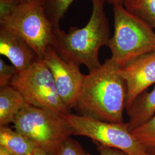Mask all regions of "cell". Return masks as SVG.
Listing matches in <instances>:
<instances>
[{"label": "cell", "instance_id": "obj_5", "mask_svg": "<svg viewBox=\"0 0 155 155\" xmlns=\"http://www.w3.org/2000/svg\"><path fill=\"white\" fill-rule=\"evenodd\" d=\"M15 130L48 155H56L63 143L73 135L63 117L33 106H25L14 120Z\"/></svg>", "mask_w": 155, "mask_h": 155}, {"label": "cell", "instance_id": "obj_13", "mask_svg": "<svg viewBox=\"0 0 155 155\" xmlns=\"http://www.w3.org/2000/svg\"><path fill=\"white\" fill-rule=\"evenodd\" d=\"M0 148L11 155H33L38 147L22 134L4 126L0 127Z\"/></svg>", "mask_w": 155, "mask_h": 155}, {"label": "cell", "instance_id": "obj_14", "mask_svg": "<svg viewBox=\"0 0 155 155\" xmlns=\"http://www.w3.org/2000/svg\"><path fill=\"white\" fill-rule=\"evenodd\" d=\"M123 6L151 27L155 28V0H125Z\"/></svg>", "mask_w": 155, "mask_h": 155}, {"label": "cell", "instance_id": "obj_1", "mask_svg": "<svg viewBox=\"0 0 155 155\" xmlns=\"http://www.w3.org/2000/svg\"><path fill=\"white\" fill-rule=\"evenodd\" d=\"M120 68L111 58L85 75L74 107L81 116L102 121L123 123L127 86Z\"/></svg>", "mask_w": 155, "mask_h": 155}, {"label": "cell", "instance_id": "obj_4", "mask_svg": "<svg viewBox=\"0 0 155 155\" xmlns=\"http://www.w3.org/2000/svg\"><path fill=\"white\" fill-rule=\"evenodd\" d=\"M0 27L24 39L39 59H43L47 48L53 45L57 29L47 15L45 0H28L18 4L9 16L0 20Z\"/></svg>", "mask_w": 155, "mask_h": 155}, {"label": "cell", "instance_id": "obj_19", "mask_svg": "<svg viewBox=\"0 0 155 155\" xmlns=\"http://www.w3.org/2000/svg\"><path fill=\"white\" fill-rule=\"evenodd\" d=\"M18 4L14 0H0V20L9 16Z\"/></svg>", "mask_w": 155, "mask_h": 155}, {"label": "cell", "instance_id": "obj_3", "mask_svg": "<svg viewBox=\"0 0 155 155\" xmlns=\"http://www.w3.org/2000/svg\"><path fill=\"white\" fill-rule=\"evenodd\" d=\"M114 33L108 47L111 59L122 67L140 56L155 51V32L148 24L127 11L113 5Z\"/></svg>", "mask_w": 155, "mask_h": 155}, {"label": "cell", "instance_id": "obj_22", "mask_svg": "<svg viewBox=\"0 0 155 155\" xmlns=\"http://www.w3.org/2000/svg\"><path fill=\"white\" fill-rule=\"evenodd\" d=\"M33 155H48L47 152H45V150H43L39 148H37L35 152L33 153Z\"/></svg>", "mask_w": 155, "mask_h": 155}, {"label": "cell", "instance_id": "obj_10", "mask_svg": "<svg viewBox=\"0 0 155 155\" xmlns=\"http://www.w3.org/2000/svg\"><path fill=\"white\" fill-rule=\"evenodd\" d=\"M0 54L5 56L21 72L39 59L32 48L21 36L11 31L0 27Z\"/></svg>", "mask_w": 155, "mask_h": 155}, {"label": "cell", "instance_id": "obj_2", "mask_svg": "<svg viewBox=\"0 0 155 155\" xmlns=\"http://www.w3.org/2000/svg\"><path fill=\"white\" fill-rule=\"evenodd\" d=\"M105 0H94L91 15L83 28L70 27L68 32L56 29L52 47L66 61L77 65L83 64L89 71L101 66L99 52L103 46H108L110 33L104 10Z\"/></svg>", "mask_w": 155, "mask_h": 155}, {"label": "cell", "instance_id": "obj_17", "mask_svg": "<svg viewBox=\"0 0 155 155\" xmlns=\"http://www.w3.org/2000/svg\"><path fill=\"white\" fill-rule=\"evenodd\" d=\"M56 155H88L78 141L69 137L63 143Z\"/></svg>", "mask_w": 155, "mask_h": 155}, {"label": "cell", "instance_id": "obj_23", "mask_svg": "<svg viewBox=\"0 0 155 155\" xmlns=\"http://www.w3.org/2000/svg\"><path fill=\"white\" fill-rule=\"evenodd\" d=\"M0 155H11L5 150L0 148Z\"/></svg>", "mask_w": 155, "mask_h": 155}, {"label": "cell", "instance_id": "obj_16", "mask_svg": "<svg viewBox=\"0 0 155 155\" xmlns=\"http://www.w3.org/2000/svg\"><path fill=\"white\" fill-rule=\"evenodd\" d=\"M75 0H45L47 15L56 29L59 28V22L69 7ZM91 2L94 0H91Z\"/></svg>", "mask_w": 155, "mask_h": 155}, {"label": "cell", "instance_id": "obj_8", "mask_svg": "<svg viewBox=\"0 0 155 155\" xmlns=\"http://www.w3.org/2000/svg\"><path fill=\"white\" fill-rule=\"evenodd\" d=\"M43 60L52 73L58 94L70 111L81 92L85 75L79 65L64 60L51 45L46 50Z\"/></svg>", "mask_w": 155, "mask_h": 155}, {"label": "cell", "instance_id": "obj_15", "mask_svg": "<svg viewBox=\"0 0 155 155\" xmlns=\"http://www.w3.org/2000/svg\"><path fill=\"white\" fill-rule=\"evenodd\" d=\"M131 132L149 154L155 155V114Z\"/></svg>", "mask_w": 155, "mask_h": 155}, {"label": "cell", "instance_id": "obj_7", "mask_svg": "<svg viewBox=\"0 0 155 155\" xmlns=\"http://www.w3.org/2000/svg\"><path fill=\"white\" fill-rule=\"evenodd\" d=\"M63 117L73 135L89 137L95 143L121 150L128 155H150L134 136L128 123L106 122L71 113Z\"/></svg>", "mask_w": 155, "mask_h": 155}, {"label": "cell", "instance_id": "obj_12", "mask_svg": "<svg viewBox=\"0 0 155 155\" xmlns=\"http://www.w3.org/2000/svg\"><path fill=\"white\" fill-rule=\"evenodd\" d=\"M126 109L129 117V127L132 131L155 114V87L140 94Z\"/></svg>", "mask_w": 155, "mask_h": 155}, {"label": "cell", "instance_id": "obj_21", "mask_svg": "<svg viewBox=\"0 0 155 155\" xmlns=\"http://www.w3.org/2000/svg\"><path fill=\"white\" fill-rule=\"evenodd\" d=\"M125 0H105L107 2L112 5H123Z\"/></svg>", "mask_w": 155, "mask_h": 155}, {"label": "cell", "instance_id": "obj_9", "mask_svg": "<svg viewBox=\"0 0 155 155\" xmlns=\"http://www.w3.org/2000/svg\"><path fill=\"white\" fill-rule=\"evenodd\" d=\"M120 74L127 86V109L140 94L155 83V51L129 62L120 68Z\"/></svg>", "mask_w": 155, "mask_h": 155}, {"label": "cell", "instance_id": "obj_6", "mask_svg": "<svg viewBox=\"0 0 155 155\" xmlns=\"http://www.w3.org/2000/svg\"><path fill=\"white\" fill-rule=\"evenodd\" d=\"M11 85L29 105L60 116L70 111L58 94L52 73L43 59H38L26 70L17 72Z\"/></svg>", "mask_w": 155, "mask_h": 155}, {"label": "cell", "instance_id": "obj_24", "mask_svg": "<svg viewBox=\"0 0 155 155\" xmlns=\"http://www.w3.org/2000/svg\"><path fill=\"white\" fill-rule=\"evenodd\" d=\"M14 1H16L17 2L20 4V3H21V2H25V1H28V0H14Z\"/></svg>", "mask_w": 155, "mask_h": 155}, {"label": "cell", "instance_id": "obj_20", "mask_svg": "<svg viewBox=\"0 0 155 155\" xmlns=\"http://www.w3.org/2000/svg\"><path fill=\"white\" fill-rule=\"evenodd\" d=\"M95 144L97 147L100 155H128L121 150L104 146L98 143Z\"/></svg>", "mask_w": 155, "mask_h": 155}, {"label": "cell", "instance_id": "obj_11", "mask_svg": "<svg viewBox=\"0 0 155 155\" xmlns=\"http://www.w3.org/2000/svg\"><path fill=\"white\" fill-rule=\"evenodd\" d=\"M28 105L21 93L11 85L0 89V127L13 123L17 114Z\"/></svg>", "mask_w": 155, "mask_h": 155}, {"label": "cell", "instance_id": "obj_18", "mask_svg": "<svg viewBox=\"0 0 155 155\" xmlns=\"http://www.w3.org/2000/svg\"><path fill=\"white\" fill-rule=\"evenodd\" d=\"M17 73L16 68L12 64H7L0 59V87L11 85L12 81Z\"/></svg>", "mask_w": 155, "mask_h": 155}, {"label": "cell", "instance_id": "obj_25", "mask_svg": "<svg viewBox=\"0 0 155 155\" xmlns=\"http://www.w3.org/2000/svg\"><path fill=\"white\" fill-rule=\"evenodd\" d=\"M88 155H90V154H88Z\"/></svg>", "mask_w": 155, "mask_h": 155}]
</instances>
